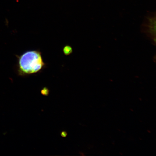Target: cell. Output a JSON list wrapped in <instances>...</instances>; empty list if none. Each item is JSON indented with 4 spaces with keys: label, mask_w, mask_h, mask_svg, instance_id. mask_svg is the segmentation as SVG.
<instances>
[{
    "label": "cell",
    "mask_w": 156,
    "mask_h": 156,
    "mask_svg": "<svg viewBox=\"0 0 156 156\" xmlns=\"http://www.w3.org/2000/svg\"><path fill=\"white\" fill-rule=\"evenodd\" d=\"M63 52L64 55L68 56L73 53V50L72 47L69 45H66L64 46L63 48Z\"/></svg>",
    "instance_id": "7a4b0ae2"
},
{
    "label": "cell",
    "mask_w": 156,
    "mask_h": 156,
    "mask_svg": "<svg viewBox=\"0 0 156 156\" xmlns=\"http://www.w3.org/2000/svg\"><path fill=\"white\" fill-rule=\"evenodd\" d=\"M17 72L19 75H32L40 72L46 66L42 54L38 50H29L16 55Z\"/></svg>",
    "instance_id": "6da1fadb"
}]
</instances>
